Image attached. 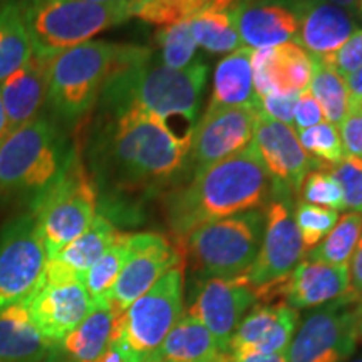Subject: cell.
Masks as SVG:
<instances>
[{
	"mask_svg": "<svg viewBox=\"0 0 362 362\" xmlns=\"http://www.w3.org/2000/svg\"><path fill=\"white\" fill-rule=\"evenodd\" d=\"M86 2H94V4H119V2H128V0H86Z\"/></svg>",
	"mask_w": 362,
	"mask_h": 362,
	"instance_id": "obj_50",
	"label": "cell"
},
{
	"mask_svg": "<svg viewBox=\"0 0 362 362\" xmlns=\"http://www.w3.org/2000/svg\"><path fill=\"white\" fill-rule=\"evenodd\" d=\"M349 292L347 265H329L304 259L280 285L279 298L292 309H315Z\"/></svg>",
	"mask_w": 362,
	"mask_h": 362,
	"instance_id": "obj_21",
	"label": "cell"
},
{
	"mask_svg": "<svg viewBox=\"0 0 362 362\" xmlns=\"http://www.w3.org/2000/svg\"><path fill=\"white\" fill-rule=\"evenodd\" d=\"M312 64H314V69H312L309 90L319 103L325 121L339 126L346 117L347 106H349L346 79L337 74L332 67L324 64L317 56H312Z\"/></svg>",
	"mask_w": 362,
	"mask_h": 362,
	"instance_id": "obj_31",
	"label": "cell"
},
{
	"mask_svg": "<svg viewBox=\"0 0 362 362\" xmlns=\"http://www.w3.org/2000/svg\"><path fill=\"white\" fill-rule=\"evenodd\" d=\"M357 11H359L361 16H362V0H359V4H357Z\"/></svg>",
	"mask_w": 362,
	"mask_h": 362,
	"instance_id": "obj_52",
	"label": "cell"
},
{
	"mask_svg": "<svg viewBox=\"0 0 362 362\" xmlns=\"http://www.w3.org/2000/svg\"><path fill=\"white\" fill-rule=\"evenodd\" d=\"M49 62L51 59L33 54V57L0 83V96L7 116V133L37 119L40 107L47 101Z\"/></svg>",
	"mask_w": 362,
	"mask_h": 362,
	"instance_id": "obj_24",
	"label": "cell"
},
{
	"mask_svg": "<svg viewBox=\"0 0 362 362\" xmlns=\"http://www.w3.org/2000/svg\"><path fill=\"white\" fill-rule=\"evenodd\" d=\"M33 51L51 59L67 49L93 40L131 19L129 0L94 4L86 0H21Z\"/></svg>",
	"mask_w": 362,
	"mask_h": 362,
	"instance_id": "obj_6",
	"label": "cell"
},
{
	"mask_svg": "<svg viewBox=\"0 0 362 362\" xmlns=\"http://www.w3.org/2000/svg\"><path fill=\"white\" fill-rule=\"evenodd\" d=\"M302 238L285 200H272L265 210V232L255 262L245 279L257 296V302L277 300L279 287L304 260Z\"/></svg>",
	"mask_w": 362,
	"mask_h": 362,
	"instance_id": "obj_11",
	"label": "cell"
},
{
	"mask_svg": "<svg viewBox=\"0 0 362 362\" xmlns=\"http://www.w3.org/2000/svg\"><path fill=\"white\" fill-rule=\"evenodd\" d=\"M7 134V116H6V107H4L2 96H0V139Z\"/></svg>",
	"mask_w": 362,
	"mask_h": 362,
	"instance_id": "obj_49",
	"label": "cell"
},
{
	"mask_svg": "<svg viewBox=\"0 0 362 362\" xmlns=\"http://www.w3.org/2000/svg\"><path fill=\"white\" fill-rule=\"evenodd\" d=\"M101 148V173L123 192H156L185 168L188 151L156 117L139 110L112 112Z\"/></svg>",
	"mask_w": 362,
	"mask_h": 362,
	"instance_id": "obj_3",
	"label": "cell"
},
{
	"mask_svg": "<svg viewBox=\"0 0 362 362\" xmlns=\"http://www.w3.org/2000/svg\"><path fill=\"white\" fill-rule=\"evenodd\" d=\"M226 356L230 354L220 351L210 330L185 312L146 362H218Z\"/></svg>",
	"mask_w": 362,
	"mask_h": 362,
	"instance_id": "obj_27",
	"label": "cell"
},
{
	"mask_svg": "<svg viewBox=\"0 0 362 362\" xmlns=\"http://www.w3.org/2000/svg\"><path fill=\"white\" fill-rule=\"evenodd\" d=\"M257 116L255 107H206L194 126L183 171L193 178L247 149L253 141Z\"/></svg>",
	"mask_w": 362,
	"mask_h": 362,
	"instance_id": "obj_13",
	"label": "cell"
},
{
	"mask_svg": "<svg viewBox=\"0 0 362 362\" xmlns=\"http://www.w3.org/2000/svg\"><path fill=\"white\" fill-rule=\"evenodd\" d=\"M346 86L349 93V106H362V66L347 76Z\"/></svg>",
	"mask_w": 362,
	"mask_h": 362,
	"instance_id": "obj_45",
	"label": "cell"
},
{
	"mask_svg": "<svg viewBox=\"0 0 362 362\" xmlns=\"http://www.w3.org/2000/svg\"><path fill=\"white\" fill-rule=\"evenodd\" d=\"M252 143L274 181L275 194L287 192L298 194L310 170L322 168L319 161L304 151L292 126L272 119L260 111Z\"/></svg>",
	"mask_w": 362,
	"mask_h": 362,
	"instance_id": "obj_16",
	"label": "cell"
},
{
	"mask_svg": "<svg viewBox=\"0 0 362 362\" xmlns=\"http://www.w3.org/2000/svg\"><path fill=\"white\" fill-rule=\"evenodd\" d=\"M252 52L253 49L243 45L218 62L208 107H255L259 110V96L253 89Z\"/></svg>",
	"mask_w": 362,
	"mask_h": 362,
	"instance_id": "obj_28",
	"label": "cell"
},
{
	"mask_svg": "<svg viewBox=\"0 0 362 362\" xmlns=\"http://www.w3.org/2000/svg\"><path fill=\"white\" fill-rule=\"evenodd\" d=\"M298 324V310L285 302L255 304L230 342V354L240 359L250 354H285Z\"/></svg>",
	"mask_w": 362,
	"mask_h": 362,
	"instance_id": "obj_18",
	"label": "cell"
},
{
	"mask_svg": "<svg viewBox=\"0 0 362 362\" xmlns=\"http://www.w3.org/2000/svg\"><path fill=\"white\" fill-rule=\"evenodd\" d=\"M347 269H349V292L347 293H351L357 300H362V235Z\"/></svg>",
	"mask_w": 362,
	"mask_h": 362,
	"instance_id": "obj_44",
	"label": "cell"
},
{
	"mask_svg": "<svg viewBox=\"0 0 362 362\" xmlns=\"http://www.w3.org/2000/svg\"><path fill=\"white\" fill-rule=\"evenodd\" d=\"M312 56L296 42L252 52L253 89L259 98L279 93H302L312 78Z\"/></svg>",
	"mask_w": 362,
	"mask_h": 362,
	"instance_id": "obj_20",
	"label": "cell"
},
{
	"mask_svg": "<svg viewBox=\"0 0 362 362\" xmlns=\"http://www.w3.org/2000/svg\"><path fill=\"white\" fill-rule=\"evenodd\" d=\"M351 362H362V357H359V359H356V361H351Z\"/></svg>",
	"mask_w": 362,
	"mask_h": 362,
	"instance_id": "obj_53",
	"label": "cell"
},
{
	"mask_svg": "<svg viewBox=\"0 0 362 362\" xmlns=\"http://www.w3.org/2000/svg\"><path fill=\"white\" fill-rule=\"evenodd\" d=\"M218 362H233V356H232V354L226 356L225 359H221V361H218Z\"/></svg>",
	"mask_w": 362,
	"mask_h": 362,
	"instance_id": "obj_51",
	"label": "cell"
},
{
	"mask_svg": "<svg viewBox=\"0 0 362 362\" xmlns=\"http://www.w3.org/2000/svg\"><path fill=\"white\" fill-rule=\"evenodd\" d=\"M149 49L107 40H89L51 57L47 101L62 119L83 117L99 101L117 71L149 56Z\"/></svg>",
	"mask_w": 362,
	"mask_h": 362,
	"instance_id": "obj_4",
	"label": "cell"
},
{
	"mask_svg": "<svg viewBox=\"0 0 362 362\" xmlns=\"http://www.w3.org/2000/svg\"><path fill=\"white\" fill-rule=\"evenodd\" d=\"M69 160L52 121L37 117L0 139V189L39 198L64 173Z\"/></svg>",
	"mask_w": 362,
	"mask_h": 362,
	"instance_id": "obj_7",
	"label": "cell"
},
{
	"mask_svg": "<svg viewBox=\"0 0 362 362\" xmlns=\"http://www.w3.org/2000/svg\"><path fill=\"white\" fill-rule=\"evenodd\" d=\"M346 155L362 160V106H349L337 126Z\"/></svg>",
	"mask_w": 362,
	"mask_h": 362,
	"instance_id": "obj_42",
	"label": "cell"
},
{
	"mask_svg": "<svg viewBox=\"0 0 362 362\" xmlns=\"http://www.w3.org/2000/svg\"><path fill=\"white\" fill-rule=\"evenodd\" d=\"M185 314V264L166 272L116 322L112 346L124 362H146Z\"/></svg>",
	"mask_w": 362,
	"mask_h": 362,
	"instance_id": "obj_8",
	"label": "cell"
},
{
	"mask_svg": "<svg viewBox=\"0 0 362 362\" xmlns=\"http://www.w3.org/2000/svg\"><path fill=\"white\" fill-rule=\"evenodd\" d=\"M151 56L111 76L99 99L111 115L139 110L156 117L188 151L198 123L208 67L194 61L185 69H173L163 62H153Z\"/></svg>",
	"mask_w": 362,
	"mask_h": 362,
	"instance_id": "obj_2",
	"label": "cell"
},
{
	"mask_svg": "<svg viewBox=\"0 0 362 362\" xmlns=\"http://www.w3.org/2000/svg\"><path fill=\"white\" fill-rule=\"evenodd\" d=\"M351 293L315 307L296 329L285 351L287 362H346L357 346L356 307Z\"/></svg>",
	"mask_w": 362,
	"mask_h": 362,
	"instance_id": "obj_10",
	"label": "cell"
},
{
	"mask_svg": "<svg viewBox=\"0 0 362 362\" xmlns=\"http://www.w3.org/2000/svg\"><path fill=\"white\" fill-rule=\"evenodd\" d=\"M298 94L300 93H279V90H274V93L267 94L264 98H259V111L262 115L272 117V119L292 126Z\"/></svg>",
	"mask_w": 362,
	"mask_h": 362,
	"instance_id": "obj_41",
	"label": "cell"
},
{
	"mask_svg": "<svg viewBox=\"0 0 362 362\" xmlns=\"http://www.w3.org/2000/svg\"><path fill=\"white\" fill-rule=\"evenodd\" d=\"M243 0H206L189 17V29L197 45L214 54L235 52L243 47L238 34V11Z\"/></svg>",
	"mask_w": 362,
	"mask_h": 362,
	"instance_id": "obj_25",
	"label": "cell"
},
{
	"mask_svg": "<svg viewBox=\"0 0 362 362\" xmlns=\"http://www.w3.org/2000/svg\"><path fill=\"white\" fill-rule=\"evenodd\" d=\"M292 214L305 253H309L312 248L319 245L339 220V211L312 205V203H305L302 200L297 202L296 210Z\"/></svg>",
	"mask_w": 362,
	"mask_h": 362,
	"instance_id": "obj_36",
	"label": "cell"
},
{
	"mask_svg": "<svg viewBox=\"0 0 362 362\" xmlns=\"http://www.w3.org/2000/svg\"><path fill=\"white\" fill-rule=\"evenodd\" d=\"M255 302L257 296L245 275L198 279L187 312L210 330L221 352L230 354V342Z\"/></svg>",
	"mask_w": 362,
	"mask_h": 362,
	"instance_id": "obj_15",
	"label": "cell"
},
{
	"mask_svg": "<svg viewBox=\"0 0 362 362\" xmlns=\"http://www.w3.org/2000/svg\"><path fill=\"white\" fill-rule=\"evenodd\" d=\"M356 334L357 342L362 344V300L357 302L356 307Z\"/></svg>",
	"mask_w": 362,
	"mask_h": 362,
	"instance_id": "obj_48",
	"label": "cell"
},
{
	"mask_svg": "<svg viewBox=\"0 0 362 362\" xmlns=\"http://www.w3.org/2000/svg\"><path fill=\"white\" fill-rule=\"evenodd\" d=\"M275 185L253 143L166 194V220L175 243L193 228L269 205Z\"/></svg>",
	"mask_w": 362,
	"mask_h": 362,
	"instance_id": "obj_1",
	"label": "cell"
},
{
	"mask_svg": "<svg viewBox=\"0 0 362 362\" xmlns=\"http://www.w3.org/2000/svg\"><path fill=\"white\" fill-rule=\"evenodd\" d=\"M45 267L47 253L34 214L8 221L0 232V309L33 296Z\"/></svg>",
	"mask_w": 362,
	"mask_h": 362,
	"instance_id": "obj_12",
	"label": "cell"
},
{
	"mask_svg": "<svg viewBox=\"0 0 362 362\" xmlns=\"http://www.w3.org/2000/svg\"><path fill=\"white\" fill-rule=\"evenodd\" d=\"M297 138L307 155L319 161L322 168L337 165L346 156L339 128L327 121L312 126L309 129L298 131Z\"/></svg>",
	"mask_w": 362,
	"mask_h": 362,
	"instance_id": "obj_37",
	"label": "cell"
},
{
	"mask_svg": "<svg viewBox=\"0 0 362 362\" xmlns=\"http://www.w3.org/2000/svg\"><path fill=\"white\" fill-rule=\"evenodd\" d=\"M96 185L78 158L71 156L64 173L34 202L33 214L37 221L47 260L84 233L96 218Z\"/></svg>",
	"mask_w": 362,
	"mask_h": 362,
	"instance_id": "obj_9",
	"label": "cell"
},
{
	"mask_svg": "<svg viewBox=\"0 0 362 362\" xmlns=\"http://www.w3.org/2000/svg\"><path fill=\"white\" fill-rule=\"evenodd\" d=\"M117 319L110 300L93 302L88 315L61 342L71 362H96L112 342Z\"/></svg>",
	"mask_w": 362,
	"mask_h": 362,
	"instance_id": "obj_29",
	"label": "cell"
},
{
	"mask_svg": "<svg viewBox=\"0 0 362 362\" xmlns=\"http://www.w3.org/2000/svg\"><path fill=\"white\" fill-rule=\"evenodd\" d=\"M128 240L129 233L117 235L115 243L86 274L83 284L93 302L110 300V293L128 257Z\"/></svg>",
	"mask_w": 362,
	"mask_h": 362,
	"instance_id": "obj_33",
	"label": "cell"
},
{
	"mask_svg": "<svg viewBox=\"0 0 362 362\" xmlns=\"http://www.w3.org/2000/svg\"><path fill=\"white\" fill-rule=\"evenodd\" d=\"M297 17L296 44L312 56L336 52L357 30L354 16L327 0H288Z\"/></svg>",
	"mask_w": 362,
	"mask_h": 362,
	"instance_id": "obj_19",
	"label": "cell"
},
{
	"mask_svg": "<svg viewBox=\"0 0 362 362\" xmlns=\"http://www.w3.org/2000/svg\"><path fill=\"white\" fill-rule=\"evenodd\" d=\"M51 347L24 302L0 309V362H42Z\"/></svg>",
	"mask_w": 362,
	"mask_h": 362,
	"instance_id": "obj_26",
	"label": "cell"
},
{
	"mask_svg": "<svg viewBox=\"0 0 362 362\" xmlns=\"http://www.w3.org/2000/svg\"><path fill=\"white\" fill-rule=\"evenodd\" d=\"M33 42L21 0L0 2V83L33 57Z\"/></svg>",
	"mask_w": 362,
	"mask_h": 362,
	"instance_id": "obj_30",
	"label": "cell"
},
{
	"mask_svg": "<svg viewBox=\"0 0 362 362\" xmlns=\"http://www.w3.org/2000/svg\"><path fill=\"white\" fill-rule=\"evenodd\" d=\"M233 362H287L284 354H250L245 357H240V359H233Z\"/></svg>",
	"mask_w": 362,
	"mask_h": 362,
	"instance_id": "obj_46",
	"label": "cell"
},
{
	"mask_svg": "<svg viewBox=\"0 0 362 362\" xmlns=\"http://www.w3.org/2000/svg\"><path fill=\"white\" fill-rule=\"evenodd\" d=\"M325 170L341 185L346 210L362 215V160L346 155L337 165L325 166Z\"/></svg>",
	"mask_w": 362,
	"mask_h": 362,
	"instance_id": "obj_39",
	"label": "cell"
},
{
	"mask_svg": "<svg viewBox=\"0 0 362 362\" xmlns=\"http://www.w3.org/2000/svg\"><path fill=\"white\" fill-rule=\"evenodd\" d=\"M324 121H325L324 112L320 110L319 103L315 101V98L312 96L309 88L302 90V93L298 94L296 111H293V123H292L293 131L298 133V131L309 129L312 126L324 123Z\"/></svg>",
	"mask_w": 362,
	"mask_h": 362,
	"instance_id": "obj_43",
	"label": "cell"
},
{
	"mask_svg": "<svg viewBox=\"0 0 362 362\" xmlns=\"http://www.w3.org/2000/svg\"><path fill=\"white\" fill-rule=\"evenodd\" d=\"M327 2L352 13L354 11H357V4H359V0H327Z\"/></svg>",
	"mask_w": 362,
	"mask_h": 362,
	"instance_id": "obj_47",
	"label": "cell"
},
{
	"mask_svg": "<svg viewBox=\"0 0 362 362\" xmlns=\"http://www.w3.org/2000/svg\"><path fill=\"white\" fill-rule=\"evenodd\" d=\"M238 34L248 49H267L296 42L297 17L288 0H253L238 11Z\"/></svg>",
	"mask_w": 362,
	"mask_h": 362,
	"instance_id": "obj_23",
	"label": "cell"
},
{
	"mask_svg": "<svg viewBox=\"0 0 362 362\" xmlns=\"http://www.w3.org/2000/svg\"><path fill=\"white\" fill-rule=\"evenodd\" d=\"M24 304L42 337L56 346L88 315L93 300L83 282H42Z\"/></svg>",
	"mask_w": 362,
	"mask_h": 362,
	"instance_id": "obj_17",
	"label": "cell"
},
{
	"mask_svg": "<svg viewBox=\"0 0 362 362\" xmlns=\"http://www.w3.org/2000/svg\"><path fill=\"white\" fill-rule=\"evenodd\" d=\"M156 42L163 64L173 69H185L192 64L198 47L189 29V19L161 27L156 33Z\"/></svg>",
	"mask_w": 362,
	"mask_h": 362,
	"instance_id": "obj_35",
	"label": "cell"
},
{
	"mask_svg": "<svg viewBox=\"0 0 362 362\" xmlns=\"http://www.w3.org/2000/svg\"><path fill=\"white\" fill-rule=\"evenodd\" d=\"M119 233L107 216L96 215L84 233L67 243L56 257L47 260L42 282H83L90 267L106 253Z\"/></svg>",
	"mask_w": 362,
	"mask_h": 362,
	"instance_id": "obj_22",
	"label": "cell"
},
{
	"mask_svg": "<svg viewBox=\"0 0 362 362\" xmlns=\"http://www.w3.org/2000/svg\"><path fill=\"white\" fill-rule=\"evenodd\" d=\"M264 232L265 210L255 208L197 226L176 245L198 279H235L250 270Z\"/></svg>",
	"mask_w": 362,
	"mask_h": 362,
	"instance_id": "obj_5",
	"label": "cell"
},
{
	"mask_svg": "<svg viewBox=\"0 0 362 362\" xmlns=\"http://www.w3.org/2000/svg\"><path fill=\"white\" fill-rule=\"evenodd\" d=\"M185 264L180 247L156 232L129 233L128 257L110 293V304L117 315L160 280L166 272Z\"/></svg>",
	"mask_w": 362,
	"mask_h": 362,
	"instance_id": "obj_14",
	"label": "cell"
},
{
	"mask_svg": "<svg viewBox=\"0 0 362 362\" xmlns=\"http://www.w3.org/2000/svg\"><path fill=\"white\" fill-rule=\"evenodd\" d=\"M362 235V215L346 211L339 216L336 226L315 248L305 253V259L329 265H349L352 253Z\"/></svg>",
	"mask_w": 362,
	"mask_h": 362,
	"instance_id": "obj_32",
	"label": "cell"
},
{
	"mask_svg": "<svg viewBox=\"0 0 362 362\" xmlns=\"http://www.w3.org/2000/svg\"><path fill=\"white\" fill-rule=\"evenodd\" d=\"M206 0H129L131 17L160 27L188 21Z\"/></svg>",
	"mask_w": 362,
	"mask_h": 362,
	"instance_id": "obj_34",
	"label": "cell"
},
{
	"mask_svg": "<svg viewBox=\"0 0 362 362\" xmlns=\"http://www.w3.org/2000/svg\"><path fill=\"white\" fill-rule=\"evenodd\" d=\"M317 57L346 79L362 66V29H357L336 52Z\"/></svg>",
	"mask_w": 362,
	"mask_h": 362,
	"instance_id": "obj_40",
	"label": "cell"
},
{
	"mask_svg": "<svg viewBox=\"0 0 362 362\" xmlns=\"http://www.w3.org/2000/svg\"><path fill=\"white\" fill-rule=\"evenodd\" d=\"M298 194H300L302 202L312 203V205L330 208L336 211L346 210L341 185L325 168L312 170L302 181Z\"/></svg>",
	"mask_w": 362,
	"mask_h": 362,
	"instance_id": "obj_38",
	"label": "cell"
}]
</instances>
